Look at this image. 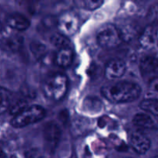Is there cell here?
<instances>
[{"label":"cell","mask_w":158,"mask_h":158,"mask_svg":"<svg viewBox=\"0 0 158 158\" xmlns=\"http://www.w3.org/2000/svg\"><path fill=\"white\" fill-rule=\"evenodd\" d=\"M140 91V87L131 81H118L101 88L102 95L113 103L133 102L139 97Z\"/></svg>","instance_id":"1"},{"label":"cell","mask_w":158,"mask_h":158,"mask_svg":"<svg viewBox=\"0 0 158 158\" xmlns=\"http://www.w3.org/2000/svg\"><path fill=\"white\" fill-rule=\"evenodd\" d=\"M68 80L66 75L56 73L49 76L43 84V91L46 98L59 101L66 94Z\"/></svg>","instance_id":"2"},{"label":"cell","mask_w":158,"mask_h":158,"mask_svg":"<svg viewBox=\"0 0 158 158\" xmlns=\"http://www.w3.org/2000/svg\"><path fill=\"white\" fill-rule=\"evenodd\" d=\"M46 111L40 105L28 106L17 114L14 115L11 125L15 128H22L35 123L44 118Z\"/></svg>","instance_id":"3"},{"label":"cell","mask_w":158,"mask_h":158,"mask_svg":"<svg viewBox=\"0 0 158 158\" xmlns=\"http://www.w3.org/2000/svg\"><path fill=\"white\" fill-rule=\"evenodd\" d=\"M97 38L99 44L106 49L117 47L123 40L120 29L110 23L103 25L99 29Z\"/></svg>","instance_id":"4"},{"label":"cell","mask_w":158,"mask_h":158,"mask_svg":"<svg viewBox=\"0 0 158 158\" xmlns=\"http://www.w3.org/2000/svg\"><path fill=\"white\" fill-rule=\"evenodd\" d=\"M57 26L60 33L65 36H72L78 29V18L73 12H64L59 18Z\"/></svg>","instance_id":"5"},{"label":"cell","mask_w":158,"mask_h":158,"mask_svg":"<svg viewBox=\"0 0 158 158\" xmlns=\"http://www.w3.org/2000/svg\"><path fill=\"white\" fill-rule=\"evenodd\" d=\"M61 136V129L56 122H49L45 125L43 137L45 143L49 151H54Z\"/></svg>","instance_id":"6"},{"label":"cell","mask_w":158,"mask_h":158,"mask_svg":"<svg viewBox=\"0 0 158 158\" xmlns=\"http://www.w3.org/2000/svg\"><path fill=\"white\" fill-rule=\"evenodd\" d=\"M126 71V64L120 59H112L107 62L104 70L105 77L109 80L121 77Z\"/></svg>","instance_id":"7"},{"label":"cell","mask_w":158,"mask_h":158,"mask_svg":"<svg viewBox=\"0 0 158 158\" xmlns=\"http://www.w3.org/2000/svg\"><path fill=\"white\" fill-rule=\"evenodd\" d=\"M140 70L142 75L146 79H151L157 77V60L153 56H145L140 60Z\"/></svg>","instance_id":"8"},{"label":"cell","mask_w":158,"mask_h":158,"mask_svg":"<svg viewBox=\"0 0 158 158\" xmlns=\"http://www.w3.org/2000/svg\"><path fill=\"white\" fill-rule=\"evenodd\" d=\"M157 29L156 26H148L139 37V43L144 49H151L157 44Z\"/></svg>","instance_id":"9"},{"label":"cell","mask_w":158,"mask_h":158,"mask_svg":"<svg viewBox=\"0 0 158 158\" xmlns=\"http://www.w3.org/2000/svg\"><path fill=\"white\" fill-rule=\"evenodd\" d=\"M131 144L137 153L143 154L147 153L151 147V141L140 132H134L131 137Z\"/></svg>","instance_id":"10"},{"label":"cell","mask_w":158,"mask_h":158,"mask_svg":"<svg viewBox=\"0 0 158 158\" xmlns=\"http://www.w3.org/2000/svg\"><path fill=\"white\" fill-rule=\"evenodd\" d=\"M7 25L12 29L19 31H23L28 29L30 22L25 15L19 13H14L7 19Z\"/></svg>","instance_id":"11"},{"label":"cell","mask_w":158,"mask_h":158,"mask_svg":"<svg viewBox=\"0 0 158 158\" xmlns=\"http://www.w3.org/2000/svg\"><path fill=\"white\" fill-rule=\"evenodd\" d=\"M23 43V37L18 34L6 37L2 42V48L7 52H16Z\"/></svg>","instance_id":"12"},{"label":"cell","mask_w":158,"mask_h":158,"mask_svg":"<svg viewBox=\"0 0 158 158\" xmlns=\"http://www.w3.org/2000/svg\"><path fill=\"white\" fill-rule=\"evenodd\" d=\"M73 61V51L71 48L60 49L56 55V62L57 65L62 68H67Z\"/></svg>","instance_id":"13"},{"label":"cell","mask_w":158,"mask_h":158,"mask_svg":"<svg viewBox=\"0 0 158 158\" xmlns=\"http://www.w3.org/2000/svg\"><path fill=\"white\" fill-rule=\"evenodd\" d=\"M133 122L137 126L143 129H151L154 125V119L145 113H138L136 115L133 119Z\"/></svg>","instance_id":"14"},{"label":"cell","mask_w":158,"mask_h":158,"mask_svg":"<svg viewBox=\"0 0 158 158\" xmlns=\"http://www.w3.org/2000/svg\"><path fill=\"white\" fill-rule=\"evenodd\" d=\"M50 41L55 46L59 49L63 48H71L70 40L67 37L60 33H56L51 37Z\"/></svg>","instance_id":"15"},{"label":"cell","mask_w":158,"mask_h":158,"mask_svg":"<svg viewBox=\"0 0 158 158\" xmlns=\"http://www.w3.org/2000/svg\"><path fill=\"white\" fill-rule=\"evenodd\" d=\"M142 109L149 112L157 117L158 115V102L157 98H148L142 101L140 104Z\"/></svg>","instance_id":"16"},{"label":"cell","mask_w":158,"mask_h":158,"mask_svg":"<svg viewBox=\"0 0 158 158\" xmlns=\"http://www.w3.org/2000/svg\"><path fill=\"white\" fill-rule=\"evenodd\" d=\"M83 108L89 112H98L102 108V103L97 98L88 97L83 102Z\"/></svg>","instance_id":"17"},{"label":"cell","mask_w":158,"mask_h":158,"mask_svg":"<svg viewBox=\"0 0 158 158\" xmlns=\"http://www.w3.org/2000/svg\"><path fill=\"white\" fill-rule=\"evenodd\" d=\"M11 104V94L6 88L0 87V114L9 109Z\"/></svg>","instance_id":"18"},{"label":"cell","mask_w":158,"mask_h":158,"mask_svg":"<svg viewBox=\"0 0 158 158\" xmlns=\"http://www.w3.org/2000/svg\"><path fill=\"white\" fill-rule=\"evenodd\" d=\"M30 50L35 58L40 60L46 56L47 48L43 43L40 42H32L30 43Z\"/></svg>","instance_id":"19"},{"label":"cell","mask_w":158,"mask_h":158,"mask_svg":"<svg viewBox=\"0 0 158 158\" xmlns=\"http://www.w3.org/2000/svg\"><path fill=\"white\" fill-rule=\"evenodd\" d=\"M26 107H28L27 102L25 100H23V99H22V100L17 101L14 104H10V106H9V108L10 109L11 113L14 116V115L21 112L24 108H26Z\"/></svg>","instance_id":"20"},{"label":"cell","mask_w":158,"mask_h":158,"mask_svg":"<svg viewBox=\"0 0 158 158\" xmlns=\"http://www.w3.org/2000/svg\"><path fill=\"white\" fill-rule=\"evenodd\" d=\"M104 0H83V6L88 10H95L103 5Z\"/></svg>","instance_id":"21"},{"label":"cell","mask_w":158,"mask_h":158,"mask_svg":"<svg viewBox=\"0 0 158 158\" xmlns=\"http://www.w3.org/2000/svg\"><path fill=\"white\" fill-rule=\"evenodd\" d=\"M157 77H154L150 81V91L155 94L156 96L157 94Z\"/></svg>","instance_id":"22"},{"label":"cell","mask_w":158,"mask_h":158,"mask_svg":"<svg viewBox=\"0 0 158 158\" xmlns=\"http://www.w3.org/2000/svg\"><path fill=\"white\" fill-rule=\"evenodd\" d=\"M2 30V25H1V23H0V32H1Z\"/></svg>","instance_id":"23"},{"label":"cell","mask_w":158,"mask_h":158,"mask_svg":"<svg viewBox=\"0 0 158 158\" xmlns=\"http://www.w3.org/2000/svg\"><path fill=\"white\" fill-rule=\"evenodd\" d=\"M155 158H157V157H155Z\"/></svg>","instance_id":"24"}]
</instances>
